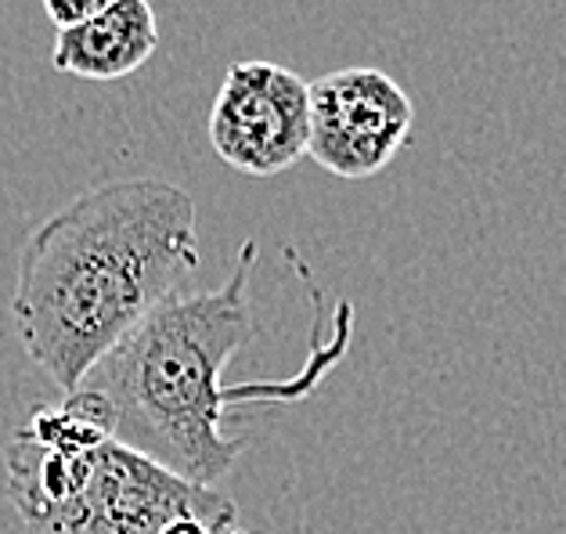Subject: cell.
Returning a JSON list of instances; mask_svg holds the SVG:
<instances>
[{
  "instance_id": "1",
  "label": "cell",
  "mask_w": 566,
  "mask_h": 534,
  "mask_svg": "<svg viewBox=\"0 0 566 534\" xmlns=\"http://www.w3.org/2000/svg\"><path fill=\"white\" fill-rule=\"evenodd\" d=\"M199 271L196 199L163 177L80 191L22 242L11 318L30 362L62 394Z\"/></svg>"
},
{
  "instance_id": "2",
  "label": "cell",
  "mask_w": 566,
  "mask_h": 534,
  "mask_svg": "<svg viewBox=\"0 0 566 534\" xmlns=\"http://www.w3.org/2000/svg\"><path fill=\"white\" fill-rule=\"evenodd\" d=\"M256 256L260 245L245 239L224 282L170 296L105 350L80 383L105 397L116 441L199 488H213L228 477L250 444L242 433H224L231 405L296 401L317 387L350 344L354 307L343 300L333 339L325 344L314 336L311 362L296 379L224 387V368L256 333L250 307Z\"/></svg>"
},
{
  "instance_id": "3",
  "label": "cell",
  "mask_w": 566,
  "mask_h": 534,
  "mask_svg": "<svg viewBox=\"0 0 566 534\" xmlns=\"http://www.w3.org/2000/svg\"><path fill=\"white\" fill-rule=\"evenodd\" d=\"M4 473L22 534H159L191 513L239 520L217 488L116 441L105 397L87 387L33 408L4 444Z\"/></svg>"
},
{
  "instance_id": "4",
  "label": "cell",
  "mask_w": 566,
  "mask_h": 534,
  "mask_svg": "<svg viewBox=\"0 0 566 534\" xmlns=\"http://www.w3.org/2000/svg\"><path fill=\"white\" fill-rule=\"evenodd\" d=\"M307 80L279 62H231L210 108V145L231 170L279 177L307 156Z\"/></svg>"
},
{
  "instance_id": "5",
  "label": "cell",
  "mask_w": 566,
  "mask_h": 534,
  "mask_svg": "<svg viewBox=\"0 0 566 534\" xmlns=\"http://www.w3.org/2000/svg\"><path fill=\"white\" fill-rule=\"evenodd\" d=\"M307 156L339 181H368L411 138L416 105L390 73L371 65L325 73L307 84Z\"/></svg>"
},
{
  "instance_id": "6",
  "label": "cell",
  "mask_w": 566,
  "mask_h": 534,
  "mask_svg": "<svg viewBox=\"0 0 566 534\" xmlns=\"http://www.w3.org/2000/svg\"><path fill=\"white\" fill-rule=\"evenodd\" d=\"M159 48V22L148 0H113L102 15L54 36L51 65L80 80H123Z\"/></svg>"
},
{
  "instance_id": "7",
  "label": "cell",
  "mask_w": 566,
  "mask_h": 534,
  "mask_svg": "<svg viewBox=\"0 0 566 534\" xmlns=\"http://www.w3.org/2000/svg\"><path fill=\"white\" fill-rule=\"evenodd\" d=\"M108 4H113V0H44V11L54 22V30L62 33V30H73V25L91 22L94 15H102Z\"/></svg>"
},
{
  "instance_id": "8",
  "label": "cell",
  "mask_w": 566,
  "mask_h": 534,
  "mask_svg": "<svg viewBox=\"0 0 566 534\" xmlns=\"http://www.w3.org/2000/svg\"><path fill=\"white\" fill-rule=\"evenodd\" d=\"M234 527V520H220V516H177L170 520L167 527H163L159 534H224Z\"/></svg>"
},
{
  "instance_id": "9",
  "label": "cell",
  "mask_w": 566,
  "mask_h": 534,
  "mask_svg": "<svg viewBox=\"0 0 566 534\" xmlns=\"http://www.w3.org/2000/svg\"><path fill=\"white\" fill-rule=\"evenodd\" d=\"M224 534H264V531H242L239 524H234V527H231V531H224Z\"/></svg>"
}]
</instances>
